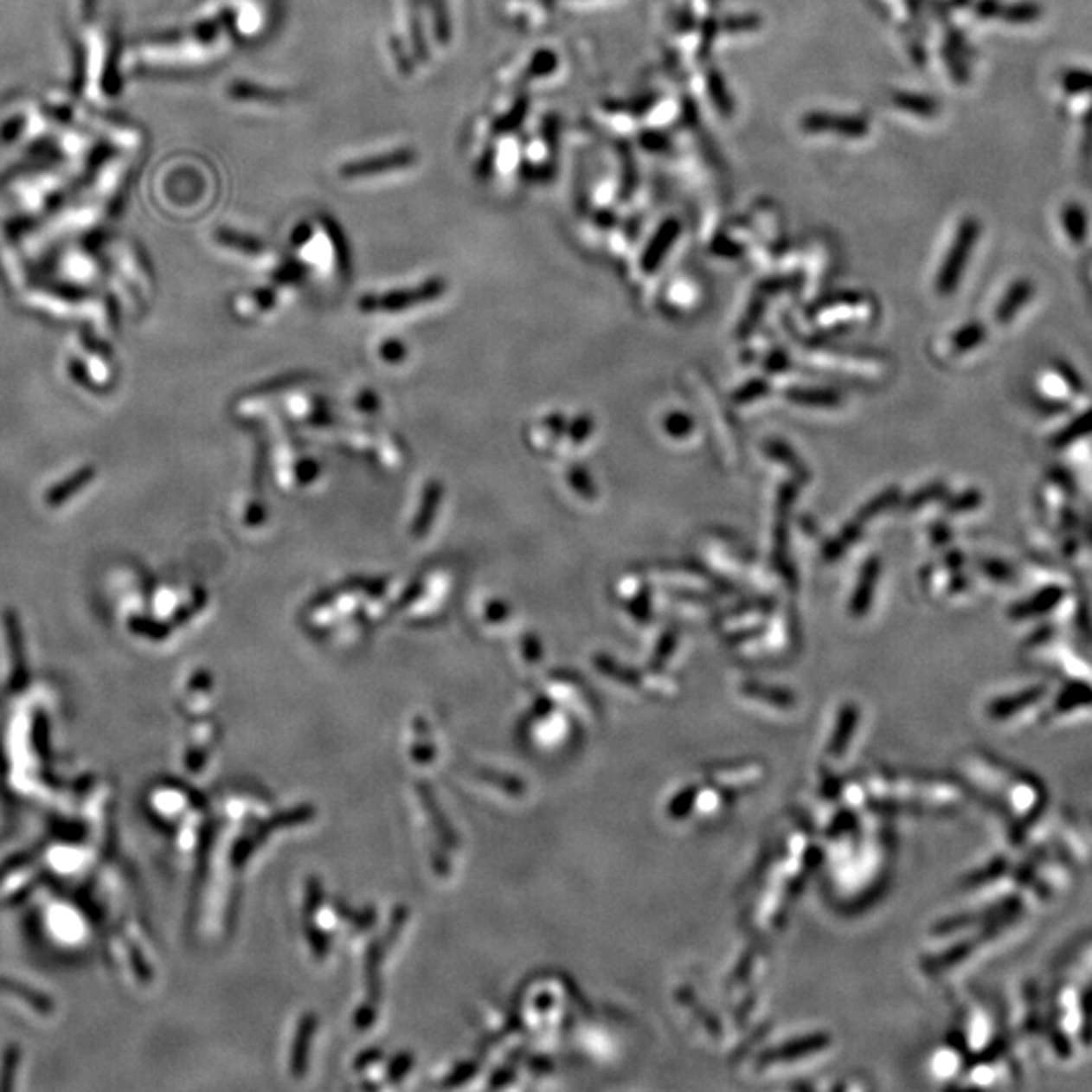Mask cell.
I'll use <instances>...</instances> for the list:
<instances>
[{
	"instance_id": "cell-15",
	"label": "cell",
	"mask_w": 1092,
	"mask_h": 1092,
	"mask_svg": "<svg viewBox=\"0 0 1092 1092\" xmlns=\"http://www.w3.org/2000/svg\"><path fill=\"white\" fill-rule=\"evenodd\" d=\"M692 806H694V791L692 789L682 791V793L676 795L674 801H671L670 815H674V818H684Z\"/></svg>"
},
{
	"instance_id": "cell-16",
	"label": "cell",
	"mask_w": 1092,
	"mask_h": 1092,
	"mask_svg": "<svg viewBox=\"0 0 1092 1092\" xmlns=\"http://www.w3.org/2000/svg\"><path fill=\"white\" fill-rule=\"evenodd\" d=\"M900 104H904L903 107H909V110H915L919 113H931L935 110V104L931 100L913 98V95H904V98H900Z\"/></svg>"
},
{
	"instance_id": "cell-7",
	"label": "cell",
	"mask_w": 1092,
	"mask_h": 1092,
	"mask_svg": "<svg viewBox=\"0 0 1092 1092\" xmlns=\"http://www.w3.org/2000/svg\"><path fill=\"white\" fill-rule=\"evenodd\" d=\"M1062 223H1064L1068 235L1074 241H1082L1086 237V213L1076 202H1070V205L1064 207V211H1062Z\"/></svg>"
},
{
	"instance_id": "cell-3",
	"label": "cell",
	"mask_w": 1092,
	"mask_h": 1092,
	"mask_svg": "<svg viewBox=\"0 0 1092 1092\" xmlns=\"http://www.w3.org/2000/svg\"><path fill=\"white\" fill-rule=\"evenodd\" d=\"M981 15L986 16H1004V19L1012 21V22H1030L1036 21L1042 16V7L1040 4L1034 3H1022V4H1012V7H999L995 4L993 0H986V3L980 4Z\"/></svg>"
},
{
	"instance_id": "cell-11",
	"label": "cell",
	"mask_w": 1092,
	"mask_h": 1092,
	"mask_svg": "<svg viewBox=\"0 0 1092 1092\" xmlns=\"http://www.w3.org/2000/svg\"><path fill=\"white\" fill-rule=\"evenodd\" d=\"M1062 87L1070 93H1092V74L1089 71H1066L1062 75Z\"/></svg>"
},
{
	"instance_id": "cell-10",
	"label": "cell",
	"mask_w": 1092,
	"mask_h": 1092,
	"mask_svg": "<svg viewBox=\"0 0 1092 1092\" xmlns=\"http://www.w3.org/2000/svg\"><path fill=\"white\" fill-rule=\"evenodd\" d=\"M742 690H745L748 696L769 700L775 706L791 708V706H793V704H791V702H795V696H791L789 692H783V690H777V688H771V686H763V684H747V686L742 688Z\"/></svg>"
},
{
	"instance_id": "cell-1",
	"label": "cell",
	"mask_w": 1092,
	"mask_h": 1092,
	"mask_svg": "<svg viewBox=\"0 0 1092 1092\" xmlns=\"http://www.w3.org/2000/svg\"><path fill=\"white\" fill-rule=\"evenodd\" d=\"M977 237H980V223H977L975 219H967L961 227H959L955 243H953L949 255H947V260H945L943 272H941L937 279L939 292L949 293L951 290H955L957 281L959 278H961V273L965 269V263H967L969 251L973 249Z\"/></svg>"
},
{
	"instance_id": "cell-9",
	"label": "cell",
	"mask_w": 1092,
	"mask_h": 1092,
	"mask_svg": "<svg viewBox=\"0 0 1092 1092\" xmlns=\"http://www.w3.org/2000/svg\"><path fill=\"white\" fill-rule=\"evenodd\" d=\"M789 399L795 401V403L812 405V407H833L839 403L838 395H833L830 391H821V389H797V391L789 393Z\"/></svg>"
},
{
	"instance_id": "cell-5",
	"label": "cell",
	"mask_w": 1092,
	"mask_h": 1092,
	"mask_svg": "<svg viewBox=\"0 0 1092 1092\" xmlns=\"http://www.w3.org/2000/svg\"><path fill=\"white\" fill-rule=\"evenodd\" d=\"M827 1046V1037L825 1036H812L806 1037V1040L793 1042L789 1046H785L781 1050H773V1052L765 1054L763 1060L765 1062H783V1060H791V1058H800L803 1054L815 1052V1050Z\"/></svg>"
},
{
	"instance_id": "cell-13",
	"label": "cell",
	"mask_w": 1092,
	"mask_h": 1092,
	"mask_svg": "<svg viewBox=\"0 0 1092 1092\" xmlns=\"http://www.w3.org/2000/svg\"><path fill=\"white\" fill-rule=\"evenodd\" d=\"M665 431L674 437H686L692 431V419L684 415V413H671L665 419Z\"/></svg>"
},
{
	"instance_id": "cell-17",
	"label": "cell",
	"mask_w": 1092,
	"mask_h": 1092,
	"mask_svg": "<svg viewBox=\"0 0 1092 1092\" xmlns=\"http://www.w3.org/2000/svg\"><path fill=\"white\" fill-rule=\"evenodd\" d=\"M977 332H980V328H967V330H963V334H959L957 338H955L957 346H963V348H965V346H969V342H971V344H973V342L977 340V336H980Z\"/></svg>"
},
{
	"instance_id": "cell-2",
	"label": "cell",
	"mask_w": 1092,
	"mask_h": 1092,
	"mask_svg": "<svg viewBox=\"0 0 1092 1092\" xmlns=\"http://www.w3.org/2000/svg\"><path fill=\"white\" fill-rule=\"evenodd\" d=\"M878 573H880V561L876 559V556H872V559L862 567L860 581H858L856 593L850 601L851 615H864L868 611L870 601H872V595H874L876 581H878Z\"/></svg>"
},
{
	"instance_id": "cell-6",
	"label": "cell",
	"mask_w": 1092,
	"mask_h": 1092,
	"mask_svg": "<svg viewBox=\"0 0 1092 1092\" xmlns=\"http://www.w3.org/2000/svg\"><path fill=\"white\" fill-rule=\"evenodd\" d=\"M806 128L812 130H842L845 134H862L866 132V125L860 124V119H848V118H833V116H812L806 119Z\"/></svg>"
},
{
	"instance_id": "cell-4",
	"label": "cell",
	"mask_w": 1092,
	"mask_h": 1092,
	"mask_svg": "<svg viewBox=\"0 0 1092 1092\" xmlns=\"http://www.w3.org/2000/svg\"><path fill=\"white\" fill-rule=\"evenodd\" d=\"M678 235V223L676 221H668L662 229L656 233V237L652 239V243L647 245L646 257H644V269L646 272H653L662 261V257L668 254L670 245L674 243V239Z\"/></svg>"
},
{
	"instance_id": "cell-12",
	"label": "cell",
	"mask_w": 1092,
	"mask_h": 1092,
	"mask_svg": "<svg viewBox=\"0 0 1092 1092\" xmlns=\"http://www.w3.org/2000/svg\"><path fill=\"white\" fill-rule=\"evenodd\" d=\"M896 498H898V491H896V490H886L884 494L878 496V498H876V500L870 502L868 506H864V510L860 512V516H858V520H860L862 524H864V522H866L868 518H874V516H878V514L882 512V510H886L888 506H890V504L896 502Z\"/></svg>"
},
{
	"instance_id": "cell-14",
	"label": "cell",
	"mask_w": 1092,
	"mask_h": 1092,
	"mask_svg": "<svg viewBox=\"0 0 1092 1092\" xmlns=\"http://www.w3.org/2000/svg\"><path fill=\"white\" fill-rule=\"evenodd\" d=\"M767 389H769V385H767L765 381H753V382H748V385L742 387L741 391L735 395V401H736V403H748V401L759 399L761 395H765Z\"/></svg>"
},
{
	"instance_id": "cell-8",
	"label": "cell",
	"mask_w": 1092,
	"mask_h": 1092,
	"mask_svg": "<svg viewBox=\"0 0 1092 1092\" xmlns=\"http://www.w3.org/2000/svg\"><path fill=\"white\" fill-rule=\"evenodd\" d=\"M856 718H858V714H856V710L851 706L845 708V710L842 712V716H839L838 730H836V735H833V741H832V745H830V751H832V755H836V757H839V755H842V751L845 748V745H848L851 730H854Z\"/></svg>"
}]
</instances>
